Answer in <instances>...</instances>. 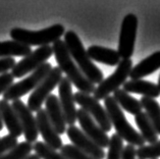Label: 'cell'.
Listing matches in <instances>:
<instances>
[{
    "instance_id": "obj_1",
    "label": "cell",
    "mask_w": 160,
    "mask_h": 159,
    "mask_svg": "<svg viewBox=\"0 0 160 159\" xmlns=\"http://www.w3.org/2000/svg\"><path fill=\"white\" fill-rule=\"evenodd\" d=\"M52 50L61 72L65 73V77L79 90V92L87 95L94 93L96 89L95 85L92 84L82 73L80 68L78 67V65L69 55L64 42L62 40L56 41L55 43H53Z\"/></svg>"
},
{
    "instance_id": "obj_2",
    "label": "cell",
    "mask_w": 160,
    "mask_h": 159,
    "mask_svg": "<svg viewBox=\"0 0 160 159\" xmlns=\"http://www.w3.org/2000/svg\"><path fill=\"white\" fill-rule=\"evenodd\" d=\"M63 36L65 47L82 73L92 84H100L104 80L103 72L90 59L87 54V50L84 48V45L79 36L72 31L64 33Z\"/></svg>"
},
{
    "instance_id": "obj_3",
    "label": "cell",
    "mask_w": 160,
    "mask_h": 159,
    "mask_svg": "<svg viewBox=\"0 0 160 159\" xmlns=\"http://www.w3.org/2000/svg\"><path fill=\"white\" fill-rule=\"evenodd\" d=\"M104 107L111 126L114 127L116 131V135H118L123 141L128 142V145L138 147L145 146L146 142L144 141L142 136L128 122L122 109L118 105L112 96H108L107 98L104 99Z\"/></svg>"
},
{
    "instance_id": "obj_4",
    "label": "cell",
    "mask_w": 160,
    "mask_h": 159,
    "mask_svg": "<svg viewBox=\"0 0 160 159\" xmlns=\"http://www.w3.org/2000/svg\"><path fill=\"white\" fill-rule=\"evenodd\" d=\"M65 33L64 27L62 25H53L49 28L40 31H31L22 28H13L10 31V37L12 41L18 42L26 46H47L55 43Z\"/></svg>"
},
{
    "instance_id": "obj_5",
    "label": "cell",
    "mask_w": 160,
    "mask_h": 159,
    "mask_svg": "<svg viewBox=\"0 0 160 159\" xmlns=\"http://www.w3.org/2000/svg\"><path fill=\"white\" fill-rule=\"evenodd\" d=\"M52 69V65L49 62H45L40 67L33 72L30 76L25 77L21 82L14 83L3 93V100L5 101H14L21 97L25 96L31 91H34L36 87L45 79Z\"/></svg>"
},
{
    "instance_id": "obj_6",
    "label": "cell",
    "mask_w": 160,
    "mask_h": 159,
    "mask_svg": "<svg viewBox=\"0 0 160 159\" xmlns=\"http://www.w3.org/2000/svg\"><path fill=\"white\" fill-rule=\"evenodd\" d=\"M132 68V59H122L118 64V67L111 76L104 79L94 91V98L99 100H104L111 93L118 90L119 87L127 82V79L130 77V72Z\"/></svg>"
},
{
    "instance_id": "obj_7",
    "label": "cell",
    "mask_w": 160,
    "mask_h": 159,
    "mask_svg": "<svg viewBox=\"0 0 160 159\" xmlns=\"http://www.w3.org/2000/svg\"><path fill=\"white\" fill-rule=\"evenodd\" d=\"M62 79V72L59 67H52L50 72L36 89L31 93L28 99V108L32 112H37L41 109L43 103L46 101L51 92L58 86Z\"/></svg>"
},
{
    "instance_id": "obj_8",
    "label": "cell",
    "mask_w": 160,
    "mask_h": 159,
    "mask_svg": "<svg viewBox=\"0 0 160 159\" xmlns=\"http://www.w3.org/2000/svg\"><path fill=\"white\" fill-rule=\"evenodd\" d=\"M52 54V46L47 45L39 47L36 50H33L29 55L25 56L22 60H19L11 69L10 73L14 79H19V77L27 76L28 73H32L42 64L47 62Z\"/></svg>"
},
{
    "instance_id": "obj_9",
    "label": "cell",
    "mask_w": 160,
    "mask_h": 159,
    "mask_svg": "<svg viewBox=\"0 0 160 159\" xmlns=\"http://www.w3.org/2000/svg\"><path fill=\"white\" fill-rule=\"evenodd\" d=\"M138 30V17L134 13L127 14L120 27L118 52L122 59H131L134 54Z\"/></svg>"
},
{
    "instance_id": "obj_10",
    "label": "cell",
    "mask_w": 160,
    "mask_h": 159,
    "mask_svg": "<svg viewBox=\"0 0 160 159\" xmlns=\"http://www.w3.org/2000/svg\"><path fill=\"white\" fill-rule=\"evenodd\" d=\"M73 100H75V103L79 104L82 109L92 116V118L103 132L108 133L111 131L112 126L109 121L106 110L94 97L81 92H76L73 94Z\"/></svg>"
},
{
    "instance_id": "obj_11",
    "label": "cell",
    "mask_w": 160,
    "mask_h": 159,
    "mask_svg": "<svg viewBox=\"0 0 160 159\" xmlns=\"http://www.w3.org/2000/svg\"><path fill=\"white\" fill-rule=\"evenodd\" d=\"M11 107L17 114L19 122H21L26 142L30 143V144L36 142L39 137V132L37 127L36 117L33 115L32 111L19 99L12 101Z\"/></svg>"
},
{
    "instance_id": "obj_12",
    "label": "cell",
    "mask_w": 160,
    "mask_h": 159,
    "mask_svg": "<svg viewBox=\"0 0 160 159\" xmlns=\"http://www.w3.org/2000/svg\"><path fill=\"white\" fill-rule=\"evenodd\" d=\"M77 121L79 122L82 127V132L99 146L101 149H105L108 147L109 138L107 134L101 130V127L95 122L94 119L89 113H87L82 108L77 109Z\"/></svg>"
},
{
    "instance_id": "obj_13",
    "label": "cell",
    "mask_w": 160,
    "mask_h": 159,
    "mask_svg": "<svg viewBox=\"0 0 160 159\" xmlns=\"http://www.w3.org/2000/svg\"><path fill=\"white\" fill-rule=\"evenodd\" d=\"M58 93H59V104L64 116V121L66 125L75 126L77 122V108L73 100V93L72 83L62 77L60 83L58 84Z\"/></svg>"
},
{
    "instance_id": "obj_14",
    "label": "cell",
    "mask_w": 160,
    "mask_h": 159,
    "mask_svg": "<svg viewBox=\"0 0 160 159\" xmlns=\"http://www.w3.org/2000/svg\"><path fill=\"white\" fill-rule=\"evenodd\" d=\"M66 135L72 141V145L77 147L78 149L83 151L86 154L90 155L94 159H104L105 151L97 146L91 139L88 138L82 130L76 126H71L66 129Z\"/></svg>"
},
{
    "instance_id": "obj_15",
    "label": "cell",
    "mask_w": 160,
    "mask_h": 159,
    "mask_svg": "<svg viewBox=\"0 0 160 159\" xmlns=\"http://www.w3.org/2000/svg\"><path fill=\"white\" fill-rule=\"evenodd\" d=\"M37 122V127L39 134L42 136L44 143L48 147H50L53 150H60L61 147L63 146V143L55 130L53 129L51 122H49L47 113L45 109L41 108L40 110L37 111V115L35 116Z\"/></svg>"
},
{
    "instance_id": "obj_16",
    "label": "cell",
    "mask_w": 160,
    "mask_h": 159,
    "mask_svg": "<svg viewBox=\"0 0 160 159\" xmlns=\"http://www.w3.org/2000/svg\"><path fill=\"white\" fill-rule=\"evenodd\" d=\"M45 111L47 113L49 122L58 135H63L66 132V123L62 113L59 100L56 95L50 94L45 101Z\"/></svg>"
},
{
    "instance_id": "obj_17",
    "label": "cell",
    "mask_w": 160,
    "mask_h": 159,
    "mask_svg": "<svg viewBox=\"0 0 160 159\" xmlns=\"http://www.w3.org/2000/svg\"><path fill=\"white\" fill-rule=\"evenodd\" d=\"M122 90L127 93H135V94L143 95L148 98H158L160 96V89L157 84L148 82L145 80H131L127 81L123 85Z\"/></svg>"
},
{
    "instance_id": "obj_18",
    "label": "cell",
    "mask_w": 160,
    "mask_h": 159,
    "mask_svg": "<svg viewBox=\"0 0 160 159\" xmlns=\"http://www.w3.org/2000/svg\"><path fill=\"white\" fill-rule=\"evenodd\" d=\"M87 54L91 60H95L97 62L106 64L109 67H115L122 60L118 50L102 47V46L98 45L90 46L87 50Z\"/></svg>"
},
{
    "instance_id": "obj_19",
    "label": "cell",
    "mask_w": 160,
    "mask_h": 159,
    "mask_svg": "<svg viewBox=\"0 0 160 159\" xmlns=\"http://www.w3.org/2000/svg\"><path fill=\"white\" fill-rule=\"evenodd\" d=\"M160 68V51L154 52L143 59L135 67H132L130 72V77L132 80H142L143 77L155 72Z\"/></svg>"
},
{
    "instance_id": "obj_20",
    "label": "cell",
    "mask_w": 160,
    "mask_h": 159,
    "mask_svg": "<svg viewBox=\"0 0 160 159\" xmlns=\"http://www.w3.org/2000/svg\"><path fill=\"white\" fill-rule=\"evenodd\" d=\"M0 112H1L3 125L6 126L10 136L18 138L22 135V127L21 126L17 114L10 104L5 100H0Z\"/></svg>"
},
{
    "instance_id": "obj_21",
    "label": "cell",
    "mask_w": 160,
    "mask_h": 159,
    "mask_svg": "<svg viewBox=\"0 0 160 159\" xmlns=\"http://www.w3.org/2000/svg\"><path fill=\"white\" fill-rule=\"evenodd\" d=\"M112 97L115 100V102L118 103V105L128 113L136 116L140 112H142L143 108L140 100L136 99L135 97L131 96L128 93L124 92L122 89H118L115 92H113Z\"/></svg>"
},
{
    "instance_id": "obj_22",
    "label": "cell",
    "mask_w": 160,
    "mask_h": 159,
    "mask_svg": "<svg viewBox=\"0 0 160 159\" xmlns=\"http://www.w3.org/2000/svg\"><path fill=\"white\" fill-rule=\"evenodd\" d=\"M135 122L141 132L140 135L142 136L144 141L149 144H153L158 141V134L156 133L153 125L145 112H140L139 114H137L135 116Z\"/></svg>"
},
{
    "instance_id": "obj_23",
    "label": "cell",
    "mask_w": 160,
    "mask_h": 159,
    "mask_svg": "<svg viewBox=\"0 0 160 159\" xmlns=\"http://www.w3.org/2000/svg\"><path fill=\"white\" fill-rule=\"evenodd\" d=\"M33 50L29 46L21 44L15 41H4L0 42V58L22 56L25 57L32 52Z\"/></svg>"
},
{
    "instance_id": "obj_24",
    "label": "cell",
    "mask_w": 160,
    "mask_h": 159,
    "mask_svg": "<svg viewBox=\"0 0 160 159\" xmlns=\"http://www.w3.org/2000/svg\"><path fill=\"white\" fill-rule=\"evenodd\" d=\"M142 108L146 110L145 113L149 117L151 123L153 125L156 133L160 135V105L156 100L148 97H142L141 100Z\"/></svg>"
},
{
    "instance_id": "obj_25",
    "label": "cell",
    "mask_w": 160,
    "mask_h": 159,
    "mask_svg": "<svg viewBox=\"0 0 160 159\" xmlns=\"http://www.w3.org/2000/svg\"><path fill=\"white\" fill-rule=\"evenodd\" d=\"M33 150V145L28 142H22L8 151L6 154L2 155L0 159H25L31 154Z\"/></svg>"
},
{
    "instance_id": "obj_26",
    "label": "cell",
    "mask_w": 160,
    "mask_h": 159,
    "mask_svg": "<svg viewBox=\"0 0 160 159\" xmlns=\"http://www.w3.org/2000/svg\"><path fill=\"white\" fill-rule=\"evenodd\" d=\"M33 150L36 152L35 154L40 157V159H68L41 141L35 142V144L33 145Z\"/></svg>"
},
{
    "instance_id": "obj_27",
    "label": "cell",
    "mask_w": 160,
    "mask_h": 159,
    "mask_svg": "<svg viewBox=\"0 0 160 159\" xmlns=\"http://www.w3.org/2000/svg\"><path fill=\"white\" fill-rule=\"evenodd\" d=\"M108 152L106 159H122L123 151V140L118 135L113 134L109 138Z\"/></svg>"
},
{
    "instance_id": "obj_28",
    "label": "cell",
    "mask_w": 160,
    "mask_h": 159,
    "mask_svg": "<svg viewBox=\"0 0 160 159\" xmlns=\"http://www.w3.org/2000/svg\"><path fill=\"white\" fill-rule=\"evenodd\" d=\"M136 157H139V159H157L160 157V140L136 149Z\"/></svg>"
},
{
    "instance_id": "obj_29",
    "label": "cell",
    "mask_w": 160,
    "mask_h": 159,
    "mask_svg": "<svg viewBox=\"0 0 160 159\" xmlns=\"http://www.w3.org/2000/svg\"><path fill=\"white\" fill-rule=\"evenodd\" d=\"M60 154L68 159H94L90 155L86 154L83 151L71 144L63 145L60 149Z\"/></svg>"
},
{
    "instance_id": "obj_30",
    "label": "cell",
    "mask_w": 160,
    "mask_h": 159,
    "mask_svg": "<svg viewBox=\"0 0 160 159\" xmlns=\"http://www.w3.org/2000/svg\"><path fill=\"white\" fill-rule=\"evenodd\" d=\"M18 144V138H14L10 135H6L4 137L0 138V157L6 154L11 149H13Z\"/></svg>"
},
{
    "instance_id": "obj_31",
    "label": "cell",
    "mask_w": 160,
    "mask_h": 159,
    "mask_svg": "<svg viewBox=\"0 0 160 159\" xmlns=\"http://www.w3.org/2000/svg\"><path fill=\"white\" fill-rule=\"evenodd\" d=\"M14 77L10 72L3 73L0 75V95H2L11 85L13 84Z\"/></svg>"
},
{
    "instance_id": "obj_32",
    "label": "cell",
    "mask_w": 160,
    "mask_h": 159,
    "mask_svg": "<svg viewBox=\"0 0 160 159\" xmlns=\"http://www.w3.org/2000/svg\"><path fill=\"white\" fill-rule=\"evenodd\" d=\"M17 64L13 57L0 58V75L6 73L9 69H12L14 65Z\"/></svg>"
},
{
    "instance_id": "obj_33",
    "label": "cell",
    "mask_w": 160,
    "mask_h": 159,
    "mask_svg": "<svg viewBox=\"0 0 160 159\" xmlns=\"http://www.w3.org/2000/svg\"><path fill=\"white\" fill-rule=\"evenodd\" d=\"M122 159H136V148L132 145H127L123 147Z\"/></svg>"
},
{
    "instance_id": "obj_34",
    "label": "cell",
    "mask_w": 160,
    "mask_h": 159,
    "mask_svg": "<svg viewBox=\"0 0 160 159\" xmlns=\"http://www.w3.org/2000/svg\"><path fill=\"white\" fill-rule=\"evenodd\" d=\"M25 159H40V157L36 154H30L28 157H26Z\"/></svg>"
},
{
    "instance_id": "obj_35",
    "label": "cell",
    "mask_w": 160,
    "mask_h": 159,
    "mask_svg": "<svg viewBox=\"0 0 160 159\" xmlns=\"http://www.w3.org/2000/svg\"><path fill=\"white\" fill-rule=\"evenodd\" d=\"M3 121H2V116H1V112H0V131L3 129Z\"/></svg>"
},
{
    "instance_id": "obj_36",
    "label": "cell",
    "mask_w": 160,
    "mask_h": 159,
    "mask_svg": "<svg viewBox=\"0 0 160 159\" xmlns=\"http://www.w3.org/2000/svg\"><path fill=\"white\" fill-rule=\"evenodd\" d=\"M157 86H158V88L160 89V76H159V79H158V84H157Z\"/></svg>"
}]
</instances>
